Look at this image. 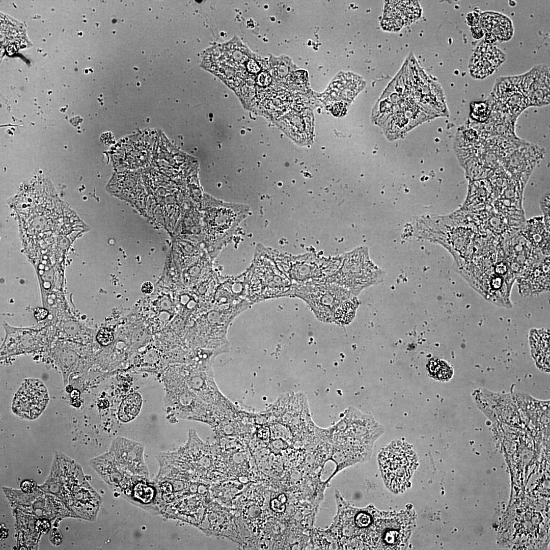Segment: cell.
<instances>
[{
	"mask_svg": "<svg viewBox=\"0 0 550 550\" xmlns=\"http://www.w3.org/2000/svg\"><path fill=\"white\" fill-rule=\"evenodd\" d=\"M418 461L416 453L406 442L395 441L384 447L378 455V462L387 487L394 493L408 488Z\"/></svg>",
	"mask_w": 550,
	"mask_h": 550,
	"instance_id": "obj_1",
	"label": "cell"
},
{
	"mask_svg": "<svg viewBox=\"0 0 550 550\" xmlns=\"http://www.w3.org/2000/svg\"><path fill=\"white\" fill-rule=\"evenodd\" d=\"M49 398L45 385L37 379H25L15 393L12 401V411L26 420L38 418L44 410Z\"/></svg>",
	"mask_w": 550,
	"mask_h": 550,
	"instance_id": "obj_2",
	"label": "cell"
},
{
	"mask_svg": "<svg viewBox=\"0 0 550 550\" xmlns=\"http://www.w3.org/2000/svg\"><path fill=\"white\" fill-rule=\"evenodd\" d=\"M108 452L131 475L150 479L144 460V446L141 443L118 437L112 442Z\"/></svg>",
	"mask_w": 550,
	"mask_h": 550,
	"instance_id": "obj_3",
	"label": "cell"
},
{
	"mask_svg": "<svg viewBox=\"0 0 550 550\" xmlns=\"http://www.w3.org/2000/svg\"><path fill=\"white\" fill-rule=\"evenodd\" d=\"M92 466L112 488L125 498L131 490L136 475L125 470L108 452L91 460Z\"/></svg>",
	"mask_w": 550,
	"mask_h": 550,
	"instance_id": "obj_4",
	"label": "cell"
},
{
	"mask_svg": "<svg viewBox=\"0 0 550 550\" xmlns=\"http://www.w3.org/2000/svg\"><path fill=\"white\" fill-rule=\"evenodd\" d=\"M345 421L346 430L351 437L372 451L375 442L384 432V427L371 415L354 407L349 409Z\"/></svg>",
	"mask_w": 550,
	"mask_h": 550,
	"instance_id": "obj_5",
	"label": "cell"
},
{
	"mask_svg": "<svg viewBox=\"0 0 550 550\" xmlns=\"http://www.w3.org/2000/svg\"><path fill=\"white\" fill-rule=\"evenodd\" d=\"M500 49L482 41L470 59V73L474 78H484L491 74L505 61Z\"/></svg>",
	"mask_w": 550,
	"mask_h": 550,
	"instance_id": "obj_6",
	"label": "cell"
},
{
	"mask_svg": "<svg viewBox=\"0 0 550 550\" xmlns=\"http://www.w3.org/2000/svg\"><path fill=\"white\" fill-rule=\"evenodd\" d=\"M420 12L417 1H388L384 8L382 26L386 30L398 31L415 21Z\"/></svg>",
	"mask_w": 550,
	"mask_h": 550,
	"instance_id": "obj_7",
	"label": "cell"
},
{
	"mask_svg": "<svg viewBox=\"0 0 550 550\" xmlns=\"http://www.w3.org/2000/svg\"><path fill=\"white\" fill-rule=\"evenodd\" d=\"M479 25L485 32L493 34L498 41L509 40L514 34L511 20L506 15L495 12L481 14Z\"/></svg>",
	"mask_w": 550,
	"mask_h": 550,
	"instance_id": "obj_8",
	"label": "cell"
},
{
	"mask_svg": "<svg viewBox=\"0 0 550 550\" xmlns=\"http://www.w3.org/2000/svg\"><path fill=\"white\" fill-rule=\"evenodd\" d=\"M529 340L531 353L537 365L544 370L549 371V333L545 329H532Z\"/></svg>",
	"mask_w": 550,
	"mask_h": 550,
	"instance_id": "obj_9",
	"label": "cell"
},
{
	"mask_svg": "<svg viewBox=\"0 0 550 550\" xmlns=\"http://www.w3.org/2000/svg\"><path fill=\"white\" fill-rule=\"evenodd\" d=\"M156 491V488L149 479L136 476L130 492L125 498L146 509L149 507V504H153Z\"/></svg>",
	"mask_w": 550,
	"mask_h": 550,
	"instance_id": "obj_10",
	"label": "cell"
},
{
	"mask_svg": "<svg viewBox=\"0 0 550 550\" xmlns=\"http://www.w3.org/2000/svg\"><path fill=\"white\" fill-rule=\"evenodd\" d=\"M142 405L140 394L134 393L127 396L122 402L118 411V417L123 422L133 420L139 414Z\"/></svg>",
	"mask_w": 550,
	"mask_h": 550,
	"instance_id": "obj_11",
	"label": "cell"
},
{
	"mask_svg": "<svg viewBox=\"0 0 550 550\" xmlns=\"http://www.w3.org/2000/svg\"><path fill=\"white\" fill-rule=\"evenodd\" d=\"M359 302L355 297H352L343 301L336 309L334 319L340 325H346L354 319Z\"/></svg>",
	"mask_w": 550,
	"mask_h": 550,
	"instance_id": "obj_12",
	"label": "cell"
},
{
	"mask_svg": "<svg viewBox=\"0 0 550 550\" xmlns=\"http://www.w3.org/2000/svg\"><path fill=\"white\" fill-rule=\"evenodd\" d=\"M429 375L439 381H448L453 375L452 366L446 361L438 359L431 360L428 364Z\"/></svg>",
	"mask_w": 550,
	"mask_h": 550,
	"instance_id": "obj_13",
	"label": "cell"
},
{
	"mask_svg": "<svg viewBox=\"0 0 550 550\" xmlns=\"http://www.w3.org/2000/svg\"><path fill=\"white\" fill-rule=\"evenodd\" d=\"M114 339L112 332L107 328L101 329L98 333L97 339L103 345H107L111 343Z\"/></svg>",
	"mask_w": 550,
	"mask_h": 550,
	"instance_id": "obj_14",
	"label": "cell"
},
{
	"mask_svg": "<svg viewBox=\"0 0 550 550\" xmlns=\"http://www.w3.org/2000/svg\"><path fill=\"white\" fill-rule=\"evenodd\" d=\"M481 14L474 11L469 13L466 17V19L469 25L471 27L477 25L479 23Z\"/></svg>",
	"mask_w": 550,
	"mask_h": 550,
	"instance_id": "obj_15",
	"label": "cell"
},
{
	"mask_svg": "<svg viewBox=\"0 0 550 550\" xmlns=\"http://www.w3.org/2000/svg\"><path fill=\"white\" fill-rule=\"evenodd\" d=\"M292 80L297 83L305 82L308 78V73L304 70L295 71L292 75Z\"/></svg>",
	"mask_w": 550,
	"mask_h": 550,
	"instance_id": "obj_16",
	"label": "cell"
},
{
	"mask_svg": "<svg viewBox=\"0 0 550 550\" xmlns=\"http://www.w3.org/2000/svg\"><path fill=\"white\" fill-rule=\"evenodd\" d=\"M21 488L22 490L28 493L33 492L36 488V484L32 480H25L21 483Z\"/></svg>",
	"mask_w": 550,
	"mask_h": 550,
	"instance_id": "obj_17",
	"label": "cell"
},
{
	"mask_svg": "<svg viewBox=\"0 0 550 550\" xmlns=\"http://www.w3.org/2000/svg\"><path fill=\"white\" fill-rule=\"evenodd\" d=\"M471 32L473 37L476 39L482 38L485 34V32L480 26L479 24L477 25L471 27Z\"/></svg>",
	"mask_w": 550,
	"mask_h": 550,
	"instance_id": "obj_18",
	"label": "cell"
},
{
	"mask_svg": "<svg viewBox=\"0 0 550 550\" xmlns=\"http://www.w3.org/2000/svg\"><path fill=\"white\" fill-rule=\"evenodd\" d=\"M271 507L273 511L278 512H283L285 509V504L276 499L271 501Z\"/></svg>",
	"mask_w": 550,
	"mask_h": 550,
	"instance_id": "obj_19",
	"label": "cell"
},
{
	"mask_svg": "<svg viewBox=\"0 0 550 550\" xmlns=\"http://www.w3.org/2000/svg\"><path fill=\"white\" fill-rule=\"evenodd\" d=\"M331 111L335 116L342 115L345 111V107L342 103H337L332 107Z\"/></svg>",
	"mask_w": 550,
	"mask_h": 550,
	"instance_id": "obj_20",
	"label": "cell"
},
{
	"mask_svg": "<svg viewBox=\"0 0 550 550\" xmlns=\"http://www.w3.org/2000/svg\"><path fill=\"white\" fill-rule=\"evenodd\" d=\"M153 285L150 282H146L144 283L142 285L141 290L142 292L144 294H150L153 291Z\"/></svg>",
	"mask_w": 550,
	"mask_h": 550,
	"instance_id": "obj_21",
	"label": "cell"
},
{
	"mask_svg": "<svg viewBox=\"0 0 550 550\" xmlns=\"http://www.w3.org/2000/svg\"><path fill=\"white\" fill-rule=\"evenodd\" d=\"M36 526L37 528L38 529V530L41 531L42 532H45L47 531L49 529L50 527V525L48 521L45 520L38 521V523H37Z\"/></svg>",
	"mask_w": 550,
	"mask_h": 550,
	"instance_id": "obj_22",
	"label": "cell"
},
{
	"mask_svg": "<svg viewBox=\"0 0 550 550\" xmlns=\"http://www.w3.org/2000/svg\"><path fill=\"white\" fill-rule=\"evenodd\" d=\"M484 41L488 44L495 43L498 41L496 36L492 33L486 32L484 34Z\"/></svg>",
	"mask_w": 550,
	"mask_h": 550,
	"instance_id": "obj_23",
	"label": "cell"
},
{
	"mask_svg": "<svg viewBox=\"0 0 550 550\" xmlns=\"http://www.w3.org/2000/svg\"><path fill=\"white\" fill-rule=\"evenodd\" d=\"M50 540H51V541L55 544H59L62 541L61 535L59 531L55 530L52 531L51 534L50 533Z\"/></svg>",
	"mask_w": 550,
	"mask_h": 550,
	"instance_id": "obj_24",
	"label": "cell"
},
{
	"mask_svg": "<svg viewBox=\"0 0 550 550\" xmlns=\"http://www.w3.org/2000/svg\"><path fill=\"white\" fill-rule=\"evenodd\" d=\"M270 76L266 73H262L259 77L260 83L262 85H268L270 82Z\"/></svg>",
	"mask_w": 550,
	"mask_h": 550,
	"instance_id": "obj_25",
	"label": "cell"
},
{
	"mask_svg": "<svg viewBox=\"0 0 550 550\" xmlns=\"http://www.w3.org/2000/svg\"><path fill=\"white\" fill-rule=\"evenodd\" d=\"M278 500L282 503H285L286 501V497L285 494H282L278 497Z\"/></svg>",
	"mask_w": 550,
	"mask_h": 550,
	"instance_id": "obj_26",
	"label": "cell"
}]
</instances>
